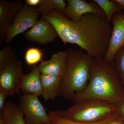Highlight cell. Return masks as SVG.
Here are the masks:
<instances>
[{
    "label": "cell",
    "instance_id": "ac0fdd59",
    "mask_svg": "<svg viewBox=\"0 0 124 124\" xmlns=\"http://www.w3.org/2000/svg\"><path fill=\"white\" fill-rule=\"evenodd\" d=\"M48 115L50 122L53 124H109L116 116V112L113 113L110 116L100 122L91 124H84L71 121L64 119L57 115L55 112L50 111Z\"/></svg>",
    "mask_w": 124,
    "mask_h": 124
},
{
    "label": "cell",
    "instance_id": "ba28073f",
    "mask_svg": "<svg viewBox=\"0 0 124 124\" xmlns=\"http://www.w3.org/2000/svg\"><path fill=\"white\" fill-rule=\"evenodd\" d=\"M40 15L37 8L25 4L17 14L7 33L6 43L8 44L16 36L31 28L38 21Z\"/></svg>",
    "mask_w": 124,
    "mask_h": 124
},
{
    "label": "cell",
    "instance_id": "603a6c76",
    "mask_svg": "<svg viewBox=\"0 0 124 124\" xmlns=\"http://www.w3.org/2000/svg\"><path fill=\"white\" fill-rule=\"evenodd\" d=\"M41 0H27L26 1V4L31 7H34L39 4Z\"/></svg>",
    "mask_w": 124,
    "mask_h": 124
},
{
    "label": "cell",
    "instance_id": "52a82bcc",
    "mask_svg": "<svg viewBox=\"0 0 124 124\" xmlns=\"http://www.w3.org/2000/svg\"><path fill=\"white\" fill-rule=\"evenodd\" d=\"M110 22L113 25L111 35L108 49L102 58L107 63L113 65L116 54L124 48V13H116Z\"/></svg>",
    "mask_w": 124,
    "mask_h": 124
},
{
    "label": "cell",
    "instance_id": "5bb4252c",
    "mask_svg": "<svg viewBox=\"0 0 124 124\" xmlns=\"http://www.w3.org/2000/svg\"><path fill=\"white\" fill-rule=\"evenodd\" d=\"M42 97L45 101L54 100L59 96L62 78L55 76L42 75L40 76Z\"/></svg>",
    "mask_w": 124,
    "mask_h": 124
},
{
    "label": "cell",
    "instance_id": "484cf974",
    "mask_svg": "<svg viewBox=\"0 0 124 124\" xmlns=\"http://www.w3.org/2000/svg\"><path fill=\"white\" fill-rule=\"evenodd\" d=\"M52 124V123H51V124Z\"/></svg>",
    "mask_w": 124,
    "mask_h": 124
},
{
    "label": "cell",
    "instance_id": "8992f818",
    "mask_svg": "<svg viewBox=\"0 0 124 124\" xmlns=\"http://www.w3.org/2000/svg\"><path fill=\"white\" fill-rule=\"evenodd\" d=\"M19 108L26 124H51L48 114L36 95L23 94L20 95Z\"/></svg>",
    "mask_w": 124,
    "mask_h": 124
},
{
    "label": "cell",
    "instance_id": "d4e9b609",
    "mask_svg": "<svg viewBox=\"0 0 124 124\" xmlns=\"http://www.w3.org/2000/svg\"><path fill=\"white\" fill-rule=\"evenodd\" d=\"M115 1L122 7L124 11V0H115Z\"/></svg>",
    "mask_w": 124,
    "mask_h": 124
},
{
    "label": "cell",
    "instance_id": "8fae6325",
    "mask_svg": "<svg viewBox=\"0 0 124 124\" xmlns=\"http://www.w3.org/2000/svg\"><path fill=\"white\" fill-rule=\"evenodd\" d=\"M24 36L30 41L44 45L53 42L58 37L51 23L43 18L38 20L30 30L24 33Z\"/></svg>",
    "mask_w": 124,
    "mask_h": 124
},
{
    "label": "cell",
    "instance_id": "d6986e66",
    "mask_svg": "<svg viewBox=\"0 0 124 124\" xmlns=\"http://www.w3.org/2000/svg\"><path fill=\"white\" fill-rule=\"evenodd\" d=\"M43 56V53L40 49L32 47L27 49L24 58L27 64L32 66L41 62Z\"/></svg>",
    "mask_w": 124,
    "mask_h": 124
},
{
    "label": "cell",
    "instance_id": "2e32d148",
    "mask_svg": "<svg viewBox=\"0 0 124 124\" xmlns=\"http://www.w3.org/2000/svg\"><path fill=\"white\" fill-rule=\"evenodd\" d=\"M104 12L106 19L110 23L115 14L123 10L122 7L115 0H93Z\"/></svg>",
    "mask_w": 124,
    "mask_h": 124
},
{
    "label": "cell",
    "instance_id": "277c9868",
    "mask_svg": "<svg viewBox=\"0 0 124 124\" xmlns=\"http://www.w3.org/2000/svg\"><path fill=\"white\" fill-rule=\"evenodd\" d=\"M54 112L59 116L71 121L91 124L107 119L115 112L116 109L111 102L90 100L74 103L66 110Z\"/></svg>",
    "mask_w": 124,
    "mask_h": 124
},
{
    "label": "cell",
    "instance_id": "9c48e42d",
    "mask_svg": "<svg viewBox=\"0 0 124 124\" xmlns=\"http://www.w3.org/2000/svg\"><path fill=\"white\" fill-rule=\"evenodd\" d=\"M68 5L62 14L73 22L79 21L82 16L86 14L93 13L106 18L101 7L93 0L88 2L84 0H67Z\"/></svg>",
    "mask_w": 124,
    "mask_h": 124
},
{
    "label": "cell",
    "instance_id": "7c38bea8",
    "mask_svg": "<svg viewBox=\"0 0 124 124\" xmlns=\"http://www.w3.org/2000/svg\"><path fill=\"white\" fill-rule=\"evenodd\" d=\"M66 50L60 51L53 54L48 60H42L37 66L40 73L62 77L66 68Z\"/></svg>",
    "mask_w": 124,
    "mask_h": 124
},
{
    "label": "cell",
    "instance_id": "9a60e30c",
    "mask_svg": "<svg viewBox=\"0 0 124 124\" xmlns=\"http://www.w3.org/2000/svg\"><path fill=\"white\" fill-rule=\"evenodd\" d=\"M0 117L2 118L5 124H26L20 108L13 102L6 103Z\"/></svg>",
    "mask_w": 124,
    "mask_h": 124
},
{
    "label": "cell",
    "instance_id": "3957f363",
    "mask_svg": "<svg viewBox=\"0 0 124 124\" xmlns=\"http://www.w3.org/2000/svg\"><path fill=\"white\" fill-rule=\"evenodd\" d=\"M66 68L62 80L59 96L72 100L84 91L91 77L90 68L94 57L81 50H66Z\"/></svg>",
    "mask_w": 124,
    "mask_h": 124
},
{
    "label": "cell",
    "instance_id": "44dd1931",
    "mask_svg": "<svg viewBox=\"0 0 124 124\" xmlns=\"http://www.w3.org/2000/svg\"><path fill=\"white\" fill-rule=\"evenodd\" d=\"M113 104L115 108L117 116L124 123V99Z\"/></svg>",
    "mask_w": 124,
    "mask_h": 124
},
{
    "label": "cell",
    "instance_id": "cb8c5ba5",
    "mask_svg": "<svg viewBox=\"0 0 124 124\" xmlns=\"http://www.w3.org/2000/svg\"><path fill=\"white\" fill-rule=\"evenodd\" d=\"M109 124H124V123L118 118L116 115L115 118L112 120Z\"/></svg>",
    "mask_w": 124,
    "mask_h": 124
},
{
    "label": "cell",
    "instance_id": "30bf717a",
    "mask_svg": "<svg viewBox=\"0 0 124 124\" xmlns=\"http://www.w3.org/2000/svg\"><path fill=\"white\" fill-rule=\"evenodd\" d=\"M24 5L22 1L0 0V45L5 40L16 17Z\"/></svg>",
    "mask_w": 124,
    "mask_h": 124
},
{
    "label": "cell",
    "instance_id": "7402d4cb",
    "mask_svg": "<svg viewBox=\"0 0 124 124\" xmlns=\"http://www.w3.org/2000/svg\"><path fill=\"white\" fill-rule=\"evenodd\" d=\"M7 95L2 91H0V114L2 113L5 104V100Z\"/></svg>",
    "mask_w": 124,
    "mask_h": 124
},
{
    "label": "cell",
    "instance_id": "e0dca14e",
    "mask_svg": "<svg viewBox=\"0 0 124 124\" xmlns=\"http://www.w3.org/2000/svg\"><path fill=\"white\" fill-rule=\"evenodd\" d=\"M63 0H41L37 10L39 14L48 10H55L62 13L67 6Z\"/></svg>",
    "mask_w": 124,
    "mask_h": 124
},
{
    "label": "cell",
    "instance_id": "6da1fadb",
    "mask_svg": "<svg viewBox=\"0 0 124 124\" xmlns=\"http://www.w3.org/2000/svg\"><path fill=\"white\" fill-rule=\"evenodd\" d=\"M42 18L53 26L64 44L77 45L94 57H103L110 42L112 27L106 18L85 14L79 21L73 22L61 12L51 9L41 14Z\"/></svg>",
    "mask_w": 124,
    "mask_h": 124
},
{
    "label": "cell",
    "instance_id": "ffe728a7",
    "mask_svg": "<svg viewBox=\"0 0 124 124\" xmlns=\"http://www.w3.org/2000/svg\"><path fill=\"white\" fill-rule=\"evenodd\" d=\"M113 66L119 74L124 86V48L120 50L116 54Z\"/></svg>",
    "mask_w": 124,
    "mask_h": 124
},
{
    "label": "cell",
    "instance_id": "5b68a950",
    "mask_svg": "<svg viewBox=\"0 0 124 124\" xmlns=\"http://www.w3.org/2000/svg\"><path fill=\"white\" fill-rule=\"evenodd\" d=\"M22 64L13 54L0 63V91L7 96L20 95Z\"/></svg>",
    "mask_w": 124,
    "mask_h": 124
},
{
    "label": "cell",
    "instance_id": "7a4b0ae2",
    "mask_svg": "<svg viewBox=\"0 0 124 124\" xmlns=\"http://www.w3.org/2000/svg\"><path fill=\"white\" fill-rule=\"evenodd\" d=\"M90 72L88 85L83 92L73 97L74 103L90 100L114 103L124 99V86L113 64L107 63L101 57H95Z\"/></svg>",
    "mask_w": 124,
    "mask_h": 124
},
{
    "label": "cell",
    "instance_id": "4fadbf2b",
    "mask_svg": "<svg viewBox=\"0 0 124 124\" xmlns=\"http://www.w3.org/2000/svg\"><path fill=\"white\" fill-rule=\"evenodd\" d=\"M41 75L36 65L32 66L29 73L23 74L21 78L20 89L23 94H32L38 97L42 95Z\"/></svg>",
    "mask_w": 124,
    "mask_h": 124
}]
</instances>
